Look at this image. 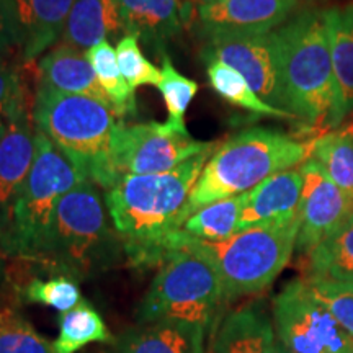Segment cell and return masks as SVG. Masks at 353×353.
I'll return each mask as SVG.
<instances>
[{"mask_svg":"<svg viewBox=\"0 0 353 353\" xmlns=\"http://www.w3.org/2000/svg\"><path fill=\"white\" fill-rule=\"evenodd\" d=\"M213 152L164 174L125 175L105 192V206L132 267H156L179 249L190 196Z\"/></svg>","mask_w":353,"mask_h":353,"instance_id":"6da1fadb","label":"cell"},{"mask_svg":"<svg viewBox=\"0 0 353 353\" xmlns=\"http://www.w3.org/2000/svg\"><path fill=\"white\" fill-rule=\"evenodd\" d=\"M286 110L312 139L339 128L337 85L324 10H306L275 30Z\"/></svg>","mask_w":353,"mask_h":353,"instance_id":"7a4b0ae2","label":"cell"},{"mask_svg":"<svg viewBox=\"0 0 353 353\" xmlns=\"http://www.w3.org/2000/svg\"><path fill=\"white\" fill-rule=\"evenodd\" d=\"M314 141L262 126L231 136L206 162L190 196L188 214L210 203L252 192L272 175L304 164L312 156Z\"/></svg>","mask_w":353,"mask_h":353,"instance_id":"3957f363","label":"cell"},{"mask_svg":"<svg viewBox=\"0 0 353 353\" xmlns=\"http://www.w3.org/2000/svg\"><path fill=\"white\" fill-rule=\"evenodd\" d=\"M34 125L90 182L107 192L120 180L113 162L117 113L100 101L38 85Z\"/></svg>","mask_w":353,"mask_h":353,"instance_id":"277c9868","label":"cell"},{"mask_svg":"<svg viewBox=\"0 0 353 353\" xmlns=\"http://www.w3.org/2000/svg\"><path fill=\"white\" fill-rule=\"evenodd\" d=\"M123 242L110 224L99 190L83 180L57 201L44 262L81 281L117 267Z\"/></svg>","mask_w":353,"mask_h":353,"instance_id":"5b68a950","label":"cell"},{"mask_svg":"<svg viewBox=\"0 0 353 353\" xmlns=\"http://www.w3.org/2000/svg\"><path fill=\"white\" fill-rule=\"evenodd\" d=\"M299 218L242 229L224 241H201L182 234V242L210 259L218 270L224 299L257 294L268 288L296 250Z\"/></svg>","mask_w":353,"mask_h":353,"instance_id":"8992f818","label":"cell"},{"mask_svg":"<svg viewBox=\"0 0 353 353\" xmlns=\"http://www.w3.org/2000/svg\"><path fill=\"white\" fill-rule=\"evenodd\" d=\"M159 267L136 311L138 324L187 321L208 329L218 321L226 299L218 270L210 259L185 245L180 237L179 249L167 255Z\"/></svg>","mask_w":353,"mask_h":353,"instance_id":"52a82bcc","label":"cell"},{"mask_svg":"<svg viewBox=\"0 0 353 353\" xmlns=\"http://www.w3.org/2000/svg\"><path fill=\"white\" fill-rule=\"evenodd\" d=\"M87 180L37 128V154L21 187L3 252L12 257L44 260L57 201Z\"/></svg>","mask_w":353,"mask_h":353,"instance_id":"ba28073f","label":"cell"},{"mask_svg":"<svg viewBox=\"0 0 353 353\" xmlns=\"http://www.w3.org/2000/svg\"><path fill=\"white\" fill-rule=\"evenodd\" d=\"M272 317L290 353H353V337L312 296L304 278L288 281L273 298Z\"/></svg>","mask_w":353,"mask_h":353,"instance_id":"9c48e42d","label":"cell"},{"mask_svg":"<svg viewBox=\"0 0 353 353\" xmlns=\"http://www.w3.org/2000/svg\"><path fill=\"white\" fill-rule=\"evenodd\" d=\"M216 143L193 141L187 128L172 123H120L114 136L113 162L118 176L164 174L190 159L214 151Z\"/></svg>","mask_w":353,"mask_h":353,"instance_id":"30bf717a","label":"cell"},{"mask_svg":"<svg viewBox=\"0 0 353 353\" xmlns=\"http://www.w3.org/2000/svg\"><path fill=\"white\" fill-rule=\"evenodd\" d=\"M203 59L221 61L241 74L265 103L286 110L275 33L218 34L206 39Z\"/></svg>","mask_w":353,"mask_h":353,"instance_id":"8fae6325","label":"cell"},{"mask_svg":"<svg viewBox=\"0 0 353 353\" xmlns=\"http://www.w3.org/2000/svg\"><path fill=\"white\" fill-rule=\"evenodd\" d=\"M33 107L34 99L32 100L25 83L6 128L0 132V249L8 239L13 208L37 154Z\"/></svg>","mask_w":353,"mask_h":353,"instance_id":"7c38bea8","label":"cell"},{"mask_svg":"<svg viewBox=\"0 0 353 353\" xmlns=\"http://www.w3.org/2000/svg\"><path fill=\"white\" fill-rule=\"evenodd\" d=\"M303 193L299 203L296 250L307 255L353 216V200L314 159L299 165Z\"/></svg>","mask_w":353,"mask_h":353,"instance_id":"4fadbf2b","label":"cell"},{"mask_svg":"<svg viewBox=\"0 0 353 353\" xmlns=\"http://www.w3.org/2000/svg\"><path fill=\"white\" fill-rule=\"evenodd\" d=\"M299 0H213L198 6L205 39L218 34L272 33L298 7Z\"/></svg>","mask_w":353,"mask_h":353,"instance_id":"5bb4252c","label":"cell"},{"mask_svg":"<svg viewBox=\"0 0 353 353\" xmlns=\"http://www.w3.org/2000/svg\"><path fill=\"white\" fill-rule=\"evenodd\" d=\"M76 0H6L17 50L25 63L37 59L63 37Z\"/></svg>","mask_w":353,"mask_h":353,"instance_id":"9a60e30c","label":"cell"},{"mask_svg":"<svg viewBox=\"0 0 353 353\" xmlns=\"http://www.w3.org/2000/svg\"><path fill=\"white\" fill-rule=\"evenodd\" d=\"M206 330L187 321L145 322L113 339L107 353H205Z\"/></svg>","mask_w":353,"mask_h":353,"instance_id":"2e32d148","label":"cell"},{"mask_svg":"<svg viewBox=\"0 0 353 353\" xmlns=\"http://www.w3.org/2000/svg\"><path fill=\"white\" fill-rule=\"evenodd\" d=\"M303 193V175L299 169H288L272 175L245 193L237 231L270 223H288L298 219Z\"/></svg>","mask_w":353,"mask_h":353,"instance_id":"e0dca14e","label":"cell"},{"mask_svg":"<svg viewBox=\"0 0 353 353\" xmlns=\"http://www.w3.org/2000/svg\"><path fill=\"white\" fill-rule=\"evenodd\" d=\"M125 33L132 34L162 54L182 33L190 19V3L182 0H118Z\"/></svg>","mask_w":353,"mask_h":353,"instance_id":"ac0fdd59","label":"cell"},{"mask_svg":"<svg viewBox=\"0 0 353 353\" xmlns=\"http://www.w3.org/2000/svg\"><path fill=\"white\" fill-rule=\"evenodd\" d=\"M211 353H276L273 317L265 304L249 303L224 316Z\"/></svg>","mask_w":353,"mask_h":353,"instance_id":"d6986e66","label":"cell"},{"mask_svg":"<svg viewBox=\"0 0 353 353\" xmlns=\"http://www.w3.org/2000/svg\"><path fill=\"white\" fill-rule=\"evenodd\" d=\"M39 85L63 94L87 97L113 110L112 100L100 85L85 52L68 44L54 48L39 61Z\"/></svg>","mask_w":353,"mask_h":353,"instance_id":"ffe728a7","label":"cell"},{"mask_svg":"<svg viewBox=\"0 0 353 353\" xmlns=\"http://www.w3.org/2000/svg\"><path fill=\"white\" fill-rule=\"evenodd\" d=\"M120 34L126 33L118 0H76L65 21L63 43L88 51Z\"/></svg>","mask_w":353,"mask_h":353,"instance_id":"44dd1931","label":"cell"},{"mask_svg":"<svg viewBox=\"0 0 353 353\" xmlns=\"http://www.w3.org/2000/svg\"><path fill=\"white\" fill-rule=\"evenodd\" d=\"M337 85L339 126L353 113V6L324 10Z\"/></svg>","mask_w":353,"mask_h":353,"instance_id":"7402d4cb","label":"cell"},{"mask_svg":"<svg viewBox=\"0 0 353 353\" xmlns=\"http://www.w3.org/2000/svg\"><path fill=\"white\" fill-rule=\"evenodd\" d=\"M103 317L90 303L82 301L59 319V334L51 343L52 353H77L90 343L112 342Z\"/></svg>","mask_w":353,"mask_h":353,"instance_id":"603a6c76","label":"cell"},{"mask_svg":"<svg viewBox=\"0 0 353 353\" xmlns=\"http://www.w3.org/2000/svg\"><path fill=\"white\" fill-rule=\"evenodd\" d=\"M353 281V216L306 255V275Z\"/></svg>","mask_w":353,"mask_h":353,"instance_id":"cb8c5ba5","label":"cell"},{"mask_svg":"<svg viewBox=\"0 0 353 353\" xmlns=\"http://www.w3.org/2000/svg\"><path fill=\"white\" fill-rule=\"evenodd\" d=\"M206 64H208L206 65V72H208L211 87L228 103L242 110H247V112L254 114H259V117L288 118V120H294L296 118L290 112H285V110L275 108L272 105L265 103L252 90V87L247 83L245 79L237 70L229 68L228 64L216 59L206 61Z\"/></svg>","mask_w":353,"mask_h":353,"instance_id":"d4e9b609","label":"cell"},{"mask_svg":"<svg viewBox=\"0 0 353 353\" xmlns=\"http://www.w3.org/2000/svg\"><path fill=\"white\" fill-rule=\"evenodd\" d=\"M88 63L94 68L100 85L107 92L112 100L113 110L117 117H134L136 114V97L134 90L128 85L123 77L120 65H118L117 50L110 41H101L94 48L85 51Z\"/></svg>","mask_w":353,"mask_h":353,"instance_id":"484cf974","label":"cell"},{"mask_svg":"<svg viewBox=\"0 0 353 353\" xmlns=\"http://www.w3.org/2000/svg\"><path fill=\"white\" fill-rule=\"evenodd\" d=\"M245 193L210 203L185 221L182 231L201 241H224L237 232Z\"/></svg>","mask_w":353,"mask_h":353,"instance_id":"4316f807","label":"cell"},{"mask_svg":"<svg viewBox=\"0 0 353 353\" xmlns=\"http://www.w3.org/2000/svg\"><path fill=\"white\" fill-rule=\"evenodd\" d=\"M312 159L353 200V136L330 131L314 141Z\"/></svg>","mask_w":353,"mask_h":353,"instance_id":"83f0119b","label":"cell"},{"mask_svg":"<svg viewBox=\"0 0 353 353\" xmlns=\"http://www.w3.org/2000/svg\"><path fill=\"white\" fill-rule=\"evenodd\" d=\"M309 291L353 337V281L324 276H303Z\"/></svg>","mask_w":353,"mask_h":353,"instance_id":"f1b7e54d","label":"cell"},{"mask_svg":"<svg viewBox=\"0 0 353 353\" xmlns=\"http://www.w3.org/2000/svg\"><path fill=\"white\" fill-rule=\"evenodd\" d=\"M162 79L157 88L161 90L162 99L165 101L167 112H169V123L179 128L185 126V113L188 105L195 99L198 92V83L192 79L185 77L174 68L170 57L162 52Z\"/></svg>","mask_w":353,"mask_h":353,"instance_id":"f546056e","label":"cell"},{"mask_svg":"<svg viewBox=\"0 0 353 353\" xmlns=\"http://www.w3.org/2000/svg\"><path fill=\"white\" fill-rule=\"evenodd\" d=\"M25 301L43 304V306L52 307L59 312H68L82 301L79 281L68 275L51 276L48 280L30 281L23 290Z\"/></svg>","mask_w":353,"mask_h":353,"instance_id":"4dcf8cb0","label":"cell"},{"mask_svg":"<svg viewBox=\"0 0 353 353\" xmlns=\"http://www.w3.org/2000/svg\"><path fill=\"white\" fill-rule=\"evenodd\" d=\"M0 353H52V348L23 317L0 312Z\"/></svg>","mask_w":353,"mask_h":353,"instance_id":"1f68e13d","label":"cell"},{"mask_svg":"<svg viewBox=\"0 0 353 353\" xmlns=\"http://www.w3.org/2000/svg\"><path fill=\"white\" fill-rule=\"evenodd\" d=\"M118 65L132 90L141 85H159L162 79L161 69H157L143 54L139 48V39L132 34H125L117 46Z\"/></svg>","mask_w":353,"mask_h":353,"instance_id":"d6a6232c","label":"cell"},{"mask_svg":"<svg viewBox=\"0 0 353 353\" xmlns=\"http://www.w3.org/2000/svg\"><path fill=\"white\" fill-rule=\"evenodd\" d=\"M23 85V76L20 70L8 61V57H0V132L10 118Z\"/></svg>","mask_w":353,"mask_h":353,"instance_id":"836d02e7","label":"cell"},{"mask_svg":"<svg viewBox=\"0 0 353 353\" xmlns=\"http://www.w3.org/2000/svg\"><path fill=\"white\" fill-rule=\"evenodd\" d=\"M13 50H17L15 37L12 32L6 0H0V57H8Z\"/></svg>","mask_w":353,"mask_h":353,"instance_id":"e575fe53","label":"cell"},{"mask_svg":"<svg viewBox=\"0 0 353 353\" xmlns=\"http://www.w3.org/2000/svg\"><path fill=\"white\" fill-rule=\"evenodd\" d=\"M335 132H339V134H343V136H353V117L348 118L347 121H343L342 125L335 130Z\"/></svg>","mask_w":353,"mask_h":353,"instance_id":"d590c367","label":"cell"},{"mask_svg":"<svg viewBox=\"0 0 353 353\" xmlns=\"http://www.w3.org/2000/svg\"><path fill=\"white\" fill-rule=\"evenodd\" d=\"M276 353H290L288 350H286V347L281 343L280 341L276 339Z\"/></svg>","mask_w":353,"mask_h":353,"instance_id":"8d00e7d4","label":"cell"},{"mask_svg":"<svg viewBox=\"0 0 353 353\" xmlns=\"http://www.w3.org/2000/svg\"><path fill=\"white\" fill-rule=\"evenodd\" d=\"M201 2H213V0H201Z\"/></svg>","mask_w":353,"mask_h":353,"instance_id":"74e56055","label":"cell"}]
</instances>
